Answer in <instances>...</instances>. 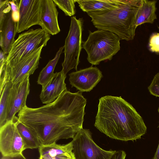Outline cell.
<instances>
[{"mask_svg": "<svg viewBox=\"0 0 159 159\" xmlns=\"http://www.w3.org/2000/svg\"><path fill=\"white\" fill-rule=\"evenodd\" d=\"M66 77V75L62 70L55 73L51 80L42 89L39 97L43 103L47 104L53 102L67 90L65 82Z\"/></svg>", "mask_w": 159, "mask_h": 159, "instance_id": "obj_15", "label": "cell"}, {"mask_svg": "<svg viewBox=\"0 0 159 159\" xmlns=\"http://www.w3.org/2000/svg\"><path fill=\"white\" fill-rule=\"evenodd\" d=\"M1 159H26L22 153L9 156H2Z\"/></svg>", "mask_w": 159, "mask_h": 159, "instance_id": "obj_26", "label": "cell"}, {"mask_svg": "<svg viewBox=\"0 0 159 159\" xmlns=\"http://www.w3.org/2000/svg\"><path fill=\"white\" fill-rule=\"evenodd\" d=\"M69 75L72 87H75L81 92L91 91L103 76L102 72L98 68L92 66L73 72Z\"/></svg>", "mask_w": 159, "mask_h": 159, "instance_id": "obj_13", "label": "cell"}, {"mask_svg": "<svg viewBox=\"0 0 159 159\" xmlns=\"http://www.w3.org/2000/svg\"><path fill=\"white\" fill-rule=\"evenodd\" d=\"M29 77L27 76L20 82L12 84L8 97L6 122L13 120L16 114L26 105L30 91Z\"/></svg>", "mask_w": 159, "mask_h": 159, "instance_id": "obj_12", "label": "cell"}, {"mask_svg": "<svg viewBox=\"0 0 159 159\" xmlns=\"http://www.w3.org/2000/svg\"><path fill=\"white\" fill-rule=\"evenodd\" d=\"M12 84L11 82L7 83L0 93V127L4 125L7 122L8 97Z\"/></svg>", "mask_w": 159, "mask_h": 159, "instance_id": "obj_21", "label": "cell"}, {"mask_svg": "<svg viewBox=\"0 0 159 159\" xmlns=\"http://www.w3.org/2000/svg\"><path fill=\"white\" fill-rule=\"evenodd\" d=\"M13 120L23 141L24 149L39 148L41 144L35 131L20 121L16 116Z\"/></svg>", "mask_w": 159, "mask_h": 159, "instance_id": "obj_18", "label": "cell"}, {"mask_svg": "<svg viewBox=\"0 0 159 159\" xmlns=\"http://www.w3.org/2000/svg\"><path fill=\"white\" fill-rule=\"evenodd\" d=\"M158 111L159 114V107L158 109ZM153 159H159V143L158 146V147L157 149V151L155 153V155L153 157Z\"/></svg>", "mask_w": 159, "mask_h": 159, "instance_id": "obj_27", "label": "cell"}, {"mask_svg": "<svg viewBox=\"0 0 159 159\" xmlns=\"http://www.w3.org/2000/svg\"><path fill=\"white\" fill-rule=\"evenodd\" d=\"M84 20L77 19L76 16L71 18L69 31L65 39L64 46V58L62 64V71L66 75L71 70L77 71L80 62V56L82 48V33Z\"/></svg>", "mask_w": 159, "mask_h": 159, "instance_id": "obj_7", "label": "cell"}, {"mask_svg": "<svg viewBox=\"0 0 159 159\" xmlns=\"http://www.w3.org/2000/svg\"><path fill=\"white\" fill-rule=\"evenodd\" d=\"M149 46L151 52L159 53V33H153L151 35Z\"/></svg>", "mask_w": 159, "mask_h": 159, "instance_id": "obj_23", "label": "cell"}, {"mask_svg": "<svg viewBox=\"0 0 159 159\" xmlns=\"http://www.w3.org/2000/svg\"><path fill=\"white\" fill-rule=\"evenodd\" d=\"M43 48H39L16 63L9 64L5 61L0 65V93L8 82L17 84L34 73L38 68Z\"/></svg>", "mask_w": 159, "mask_h": 159, "instance_id": "obj_6", "label": "cell"}, {"mask_svg": "<svg viewBox=\"0 0 159 159\" xmlns=\"http://www.w3.org/2000/svg\"><path fill=\"white\" fill-rule=\"evenodd\" d=\"M64 48V46H63L59 48L54 57L48 61L40 72L37 83L42 86V89L45 88L53 77L55 74L54 70Z\"/></svg>", "mask_w": 159, "mask_h": 159, "instance_id": "obj_20", "label": "cell"}, {"mask_svg": "<svg viewBox=\"0 0 159 159\" xmlns=\"http://www.w3.org/2000/svg\"><path fill=\"white\" fill-rule=\"evenodd\" d=\"M94 125L109 138L124 141L139 139L147 130L142 117L121 96L99 99Z\"/></svg>", "mask_w": 159, "mask_h": 159, "instance_id": "obj_2", "label": "cell"}, {"mask_svg": "<svg viewBox=\"0 0 159 159\" xmlns=\"http://www.w3.org/2000/svg\"><path fill=\"white\" fill-rule=\"evenodd\" d=\"M10 1L0 0V44L6 55L9 53L15 41L17 22Z\"/></svg>", "mask_w": 159, "mask_h": 159, "instance_id": "obj_9", "label": "cell"}, {"mask_svg": "<svg viewBox=\"0 0 159 159\" xmlns=\"http://www.w3.org/2000/svg\"><path fill=\"white\" fill-rule=\"evenodd\" d=\"M86 100L80 91L67 90L53 102L39 107L26 105L19 112L18 120L34 130L41 145L73 139L83 128Z\"/></svg>", "mask_w": 159, "mask_h": 159, "instance_id": "obj_1", "label": "cell"}, {"mask_svg": "<svg viewBox=\"0 0 159 159\" xmlns=\"http://www.w3.org/2000/svg\"><path fill=\"white\" fill-rule=\"evenodd\" d=\"M89 32L87 40L82 42V48L87 52V60L92 65L111 60L120 50L121 39L116 34L104 30Z\"/></svg>", "mask_w": 159, "mask_h": 159, "instance_id": "obj_4", "label": "cell"}, {"mask_svg": "<svg viewBox=\"0 0 159 159\" xmlns=\"http://www.w3.org/2000/svg\"><path fill=\"white\" fill-rule=\"evenodd\" d=\"M16 2L18 11L16 33L28 30L33 26L39 25L42 0H20Z\"/></svg>", "mask_w": 159, "mask_h": 159, "instance_id": "obj_10", "label": "cell"}, {"mask_svg": "<svg viewBox=\"0 0 159 159\" xmlns=\"http://www.w3.org/2000/svg\"><path fill=\"white\" fill-rule=\"evenodd\" d=\"M126 156L125 152L123 150H120L116 151L112 159H125Z\"/></svg>", "mask_w": 159, "mask_h": 159, "instance_id": "obj_25", "label": "cell"}, {"mask_svg": "<svg viewBox=\"0 0 159 159\" xmlns=\"http://www.w3.org/2000/svg\"></svg>", "mask_w": 159, "mask_h": 159, "instance_id": "obj_28", "label": "cell"}, {"mask_svg": "<svg viewBox=\"0 0 159 159\" xmlns=\"http://www.w3.org/2000/svg\"><path fill=\"white\" fill-rule=\"evenodd\" d=\"M75 159H112L116 151L103 149L94 142L89 130L82 128L72 140Z\"/></svg>", "mask_w": 159, "mask_h": 159, "instance_id": "obj_8", "label": "cell"}, {"mask_svg": "<svg viewBox=\"0 0 159 159\" xmlns=\"http://www.w3.org/2000/svg\"><path fill=\"white\" fill-rule=\"evenodd\" d=\"M53 0H42L39 25L50 34L54 35L61 31L58 20V12Z\"/></svg>", "mask_w": 159, "mask_h": 159, "instance_id": "obj_14", "label": "cell"}, {"mask_svg": "<svg viewBox=\"0 0 159 159\" xmlns=\"http://www.w3.org/2000/svg\"><path fill=\"white\" fill-rule=\"evenodd\" d=\"M148 89L151 94L159 97V72L155 75Z\"/></svg>", "mask_w": 159, "mask_h": 159, "instance_id": "obj_24", "label": "cell"}, {"mask_svg": "<svg viewBox=\"0 0 159 159\" xmlns=\"http://www.w3.org/2000/svg\"><path fill=\"white\" fill-rule=\"evenodd\" d=\"M24 146L13 120L0 127V151L2 156L22 153L25 150Z\"/></svg>", "mask_w": 159, "mask_h": 159, "instance_id": "obj_11", "label": "cell"}, {"mask_svg": "<svg viewBox=\"0 0 159 159\" xmlns=\"http://www.w3.org/2000/svg\"><path fill=\"white\" fill-rule=\"evenodd\" d=\"M50 35L42 28L30 29L20 34L12 44L5 62L12 64L41 47L46 46Z\"/></svg>", "mask_w": 159, "mask_h": 159, "instance_id": "obj_5", "label": "cell"}, {"mask_svg": "<svg viewBox=\"0 0 159 159\" xmlns=\"http://www.w3.org/2000/svg\"><path fill=\"white\" fill-rule=\"evenodd\" d=\"M38 149L40 156L48 155L52 157H55L65 155L72 159H75L73 152L72 141L65 144L60 145L54 143L46 145H41Z\"/></svg>", "mask_w": 159, "mask_h": 159, "instance_id": "obj_19", "label": "cell"}, {"mask_svg": "<svg viewBox=\"0 0 159 159\" xmlns=\"http://www.w3.org/2000/svg\"><path fill=\"white\" fill-rule=\"evenodd\" d=\"M58 7L62 11L65 15L69 16L75 15L76 13L75 0H53Z\"/></svg>", "mask_w": 159, "mask_h": 159, "instance_id": "obj_22", "label": "cell"}, {"mask_svg": "<svg viewBox=\"0 0 159 159\" xmlns=\"http://www.w3.org/2000/svg\"><path fill=\"white\" fill-rule=\"evenodd\" d=\"M139 8L125 2L115 8L104 11L87 13L94 27L116 35L120 39L128 41L134 39L137 27L136 13Z\"/></svg>", "mask_w": 159, "mask_h": 159, "instance_id": "obj_3", "label": "cell"}, {"mask_svg": "<svg viewBox=\"0 0 159 159\" xmlns=\"http://www.w3.org/2000/svg\"><path fill=\"white\" fill-rule=\"evenodd\" d=\"M156 0H142L141 6L138 8L135 18L137 27L145 23H153L157 19Z\"/></svg>", "mask_w": 159, "mask_h": 159, "instance_id": "obj_17", "label": "cell"}, {"mask_svg": "<svg viewBox=\"0 0 159 159\" xmlns=\"http://www.w3.org/2000/svg\"><path fill=\"white\" fill-rule=\"evenodd\" d=\"M82 11L90 12L104 11L119 7L125 2V0H75Z\"/></svg>", "mask_w": 159, "mask_h": 159, "instance_id": "obj_16", "label": "cell"}]
</instances>
